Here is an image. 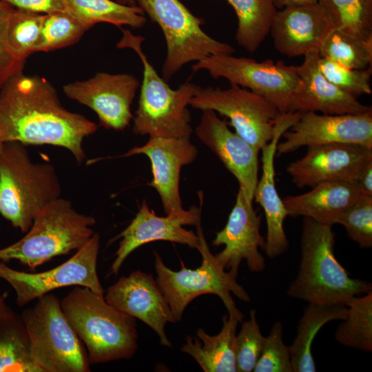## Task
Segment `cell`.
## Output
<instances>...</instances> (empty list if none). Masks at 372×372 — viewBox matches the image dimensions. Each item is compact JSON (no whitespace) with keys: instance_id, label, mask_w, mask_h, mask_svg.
I'll list each match as a JSON object with an SVG mask.
<instances>
[{"instance_id":"6da1fadb","label":"cell","mask_w":372,"mask_h":372,"mask_svg":"<svg viewBox=\"0 0 372 372\" xmlns=\"http://www.w3.org/2000/svg\"><path fill=\"white\" fill-rule=\"evenodd\" d=\"M98 125L65 109L45 78L23 72L0 89V130L3 142L50 145L65 148L81 163L85 159L83 139Z\"/></svg>"},{"instance_id":"7a4b0ae2","label":"cell","mask_w":372,"mask_h":372,"mask_svg":"<svg viewBox=\"0 0 372 372\" xmlns=\"http://www.w3.org/2000/svg\"><path fill=\"white\" fill-rule=\"evenodd\" d=\"M332 226L303 217L301 259L287 295L308 303L343 304L372 290L371 282L350 277L334 256Z\"/></svg>"},{"instance_id":"3957f363","label":"cell","mask_w":372,"mask_h":372,"mask_svg":"<svg viewBox=\"0 0 372 372\" xmlns=\"http://www.w3.org/2000/svg\"><path fill=\"white\" fill-rule=\"evenodd\" d=\"M61 306L85 347L90 364L130 359L136 353V318L108 304L104 295L75 286L61 300Z\"/></svg>"},{"instance_id":"277c9868","label":"cell","mask_w":372,"mask_h":372,"mask_svg":"<svg viewBox=\"0 0 372 372\" xmlns=\"http://www.w3.org/2000/svg\"><path fill=\"white\" fill-rule=\"evenodd\" d=\"M61 194L53 165L33 162L21 143L1 145L0 214L14 227L26 233L36 214Z\"/></svg>"},{"instance_id":"5b68a950","label":"cell","mask_w":372,"mask_h":372,"mask_svg":"<svg viewBox=\"0 0 372 372\" xmlns=\"http://www.w3.org/2000/svg\"><path fill=\"white\" fill-rule=\"evenodd\" d=\"M122 33L117 48L132 49L139 56L143 68L133 132L149 137L190 138L193 130L187 106L200 86L187 81L178 89H172L157 74L143 51L144 38L133 34L128 30H122Z\"/></svg>"},{"instance_id":"8992f818","label":"cell","mask_w":372,"mask_h":372,"mask_svg":"<svg viewBox=\"0 0 372 372\" xmlns=\"http://www.w3.org/2000/svg\"><path fill=\"white\" fill-rule=\"evenodd\" d=\"M95 223L93 216L78 212L70 200L60 197L36 214L22 238L0 249V261L16 260L37 267L84 246L94 234Z\"/></svg>"},{"instance_id":"52a82bcc","label":"cell","mask_w":372,"mask_h":372,"mask_svg":"<svg viewBox=\"0 0 372 372\" xmlns=\"http://www.w3.org/2000/svg\"><path fill=\"white\" fill-rule=\"evenodd\" d=\"M196 227L199 238L197 249L202 256V262L197 269H188L180 261L181 269L173 271L164 264L160 255L154 252L156 280L171 309L175 322L181 320L183 313L191 301L200 295L211 293L218 296L228 315L241 323L244 315L237 308L231 293L246 302H249L251 298L237 282V276L225 270L211 253L200 222Z\"/></svg>"},{"instance_id":"ba28073f","label":"cell","mask_w":372,"mask_h":372,"mask_svg":"<svg viewBox=\"0 0 372 372\" xmlns=\"http://www.w3.org/2000/svg\"><path fill=\"white\" fill-rule=\"evenodd\" d=\"M32 358L41 372H89L83 344L68 322L61 300L49 293L21 314Z\"/></svg>"},{"instance_id":"9c48e42d","label":"cell","mask_w":372,"mask_h":372,"mask_svg":"<svg viewBox=\"0 0 372 372\" xmlns=\"http://www.w3.org/2000/svg\"><path fill=\"white\" fill-rule=\"evenodd\" d=\"M143 12L161 28L167 44L162 68L167 82L185 64L210 56L232 54L234 48L218 41L201 28L202 21L179 0H135Z\"/></svg>"},{"instance_id":"30bf717a","label":"cell","mask_w":372,"mask_h":372,"mask_svg":"<svg viewBox=\"0 0 372 372\" xmlns=\"http://www.w3.org/2000/svg\"><path fill=\"white\" fill-rule=\"evenodd\" d=\"M194 72L206 70L214 79L225 78L231 85L247 88L262 96L280 114L288 112L300 80L296 65L282 61L261 62L231 54L208 56L192 66Z\"/></svg>"},{"instance_id":"8fae6325","label":"cell","mask_w":372,"mask_h":372,"mask_svg":"<svg viewBox=\"0 0 372 372\" xmlns=\"http://www.w3.org/2000/svg\"><path fill=\"white\" fill-rule=\"evenodd\" d=\"M189 105L228 118L235 132L258 152L271 139L281 114L262 96L236 85L227 89L199 87Z\"/></svg>"},{"instance_id":"7c38bea8","label":"cell","mask_w":372,"mask_h":372,"mask_svg":"<svg viewBox=\"0 0 372 372\" xmlns=\"http://www.w3.org/2000/svg\"><path fill=\"white\" fill-rule=\"evenodd\" d=\"M100 236L94 233L89 241L68 260L56 267L38 273L14 269L0 261V279L16 293V303L22 307L33 300L66 287L81 286L104 295L97 273Z\"/></svg>"},{"instance_id":"4fadbf2b","label":"cell","mask_w":372,"mask_h":372,"mask_svg":"<svg viewBox=\"0 0 372 372\" xmlns=\"http://www.w3.org/2000/svg\"><path fill=\"white\" fill-rule=\"evenodd\" d=\"M253 200L246 190L239 187L227 222L212 241L213 246H225L214 256L225 270L236 276L243 260L254 273L262 272L266 267L265 259L259 251V248L264 250L265 244L260 234L261 215L254 209Z\"/></svg>"},{"instance_id":"5bb4252c","label":"cell","mask_w":372,"mask_h":372,"mask_svg":"<svg viewBox=\"0 0 372 372\" xmlns=\"http://www.w3.org/2000/svg\"><path fill=\"white\" fill-rule=\"evenodd\" d=\"M276 154H289L304 146L348 143L372 149V110L355 114L300 112L299 119L282 136Z\"/></svg>"},{"instance_id":"9a60e30c","label":"cell","mask_w":372,"mask_h":372,"mask_svg":"<svg viewBox=\"0 0 372 372\" xmlns=\"http://www.w3.org/2000/svg\"><path fill=\"white\" fill-rule=\"evenodd\" d=\"M200 206H192L189 209L158 216L143 201L138 211L130 225L116 238H121L115 253V259L110 273L116 276L128 256L139 247L158 240L169 241L197 249L199 238L193 231L183 227L196 225L201 220L203 196L199 195Z\"/></svg>"},{"instance_id":"2e32d148","label":"cell","mask_w":372,"mask_h":372,"mask_svg":"<svg viewBox=\"0 0 372 372\" xmlns=\"http://www.w3.org/2000/svg\"><path fill=\"white\" fill-rule=\"evenodd\" d=\"M139 87L138 80L129 74L98 72L93 77L65 85L70 99L92 110L106 129L123 130L132 119L131 106Z\"/></svg>"},{"instance_id":"e0dca14e","label":"cell","mask_w":372,"mask_h":372,"mask_svg":"<svg viewBox=\"0 0 372 372\" xmlns=\"http://www.w3.org/2000/svg\"><path fill=\"white\" fill-rule=\"evenodd\" d=\"M372 161V149L348 143L309 146L306 154L286 168L299 188L328 181L355 182L362 167Z\"/></svg>"},{"instance_id":"ac0fdd59","label":"cell","mask_w":372,"mask_h":372,"mask_svg":"<svg viewBox=\"0 0 372 372\" xmlns=\"http://www.w3.org/2000/svg\"><path fill=\"white\" fill-rule=\"evenodd\" d=\"M104 298L114 308L148 325L156 332L162 345L172 347L165 333V325L176 322L152 274L136 270L127 276H121L108 287Z\"/></svg>"},{"instance_id":"d6986e66","label":"cell","mask_w":372,"mask_h":372,"mask_svg":"<svg viewBox=\"0 0 372 372\" xmlns=\"http://www.w3.org/2000/svg\"><path fill=\"white\" fill-rule=\"evenodd\" d=\"M135 154H145L149 158L153 176L149 185L158 193L165 214L183 211L179 192L180 170L198 155V149L190 138L149 137L145 144L133 147L121 156Z\"/></svg>"},{"instance_id":"ffe728a7","label":"cell","mask_w":372,"mask_h":372,"mask_svg":"<svg viewBox=\"0 0 372 372\" xmlns=\"http://www.w3.org/2000/svg\"><path fill=\"white\" fill-rule=\"evenodd\" d=\"M300 115L299 112L281 114L275 124L271 139L261 149L262 175L258 180L254 198L265 211L267 236L264 251L270 259L284 254L289 245L283 227L288 214L276 187L274 158L281 136L299 119Z\"/></svg>"},{"instance_id":"44dd1931","label":"cell","mask_w":372,"mask_h":372,"mask_svg":"<svg viewBox=\"0 0 372 372\" xmlns=\"http://www.w3.org/2000/svg\"><path fill=\"white\" fill-rule=\"evenodd\" d=\"M318 3L293 6L277 11L270 29L275 49L288 57L318 51L333 29Z\"/></svg>"},{"instance_id":"7402d4cb","label":"cell","mask_w":372,"mask_h":372,"mask_svg":"<svg viewBox=\"0 0 372 372\" xmlns=\"http://www.w3.org/2000/svg\"><path fill=\"white\" fill-rule=\"evenodd\" d=\"M194 132L199 140L220 160L254 199L258 180L259 152L235 132L214 111L203 110Z\"/></svg>"},{"instance_id":"603a6c76","label":"cell","mask_w":372,"mask_h":372,"mask_svg":"<svg viewBox=\"0 0 372 372\" xmlns=\"http://www.w3.org/2000/svg\"><path fill=\"white\" fill-rule=\"evenodd\" d=\"M319 52L304 55L301 65L296 66L300 85L289 104L288 112H320L322 114H355L372 110L329 82L319 68Z\"/></svg>"},{"instance_id":"cb8c5ba5","label":"cell","mask_w":372,"mask_h":372,"mask_svg":"<svg viewBox=\"0 0 372 372\" xmlns=\"http://www.w3.org/2000/svg\"><path fill=\"white\" fill-rule=\"evenodd\" d=\"M361 195L355 182L338 180L320 183L308 192L282 200L288 216L306 217L332 226Z\"/></svg>"},{"instance_id":"d4e9b609","label":"cell","mask_w":372,"mask_h":372,"mask_svg":"<svg viewBox=\"0 0 372 372\" xmlns=\"http://www.w3.org/2000/svg\"><path fill=\"white\" fill-rule=\"evenodd\" d=\"M220 331L210 335L199 328L196 337L187 335L181 351L190 355L205 372H235L234 342L238 320L225 314Z\"/></svg>"},{"instance_id":"484cf974","label":"cell","mask_w":372,"mask_h":372,"mask_svg":"<svg viewBox=\"0 0 372 372\" xmlns=\"http://www.w3.org/2000/svg\"><path fill=\"white\" fill-rule=\"evenodd\" d=\"M347 308L343 304L309 303L297 326V333L290 348L293 372H315L311 353L313 341L327 323L347 317Z\"/></svg>"},{"instance_id":"4316f807","label":"cell","mask_w":372,"mask_h":372,"mask_svg":"<svg viewBox=\"0 0 372 372\" xmlns=\"http://www.w3.org/2000/svg\"><path fill=\"white\" fill-rule=\"evenodd\" d=\"M63 2L66 12L76 19L86 31L101 22L136 28L142 27L146 21L139 6L112 0H63Z\"/></svg>"},{"instance_id":"83f0119b","label":"cell","mask_w":372,"mask_h":372,"mask_svg":"<svg viewBox=\"0 0 372 372\" xmlns=\"http://www.w3.org/2000/svg\"><path fill=\"white\" fill-rule=\"evenodd\" d=\"M238 18L236 40L250 53H254L269 34L277 12L272 0H226Z\"/></svg>"},{"instance_id":"f1b7e54d","label":"cell","mask_w":372,"mask_h":372,"mask_svg":"<svg viewBox=\"0 0 372 372\" xmlns=\"http://www.w3.org/2000/svg\"><path fill=\"white\" fill-rule=\"evenodd\" d=\"M0 372H41L30 353L21 314L0 318Z\"/></svg>"},{"instance_id":"f546056e","label":"cell","mask_w":372,"mask_h":372,"mask_svg":"<svg viewBox=\"0 0 372 372\" xmlns=\"http://www.w3.org/2000/svg\"><path fill=\"white\" fill-rule=\"evenodd\" d=\"M347 317L337 327L335 339L340 344L372 351V291L354 296L346 304Z\"/></svg>"},{"instance_id":"4dcf8cb0","label":"cell","mask_w":372,"mask_h":372,"mask_svg":"<svg viewBox=\"0 0 372 372\" xmlns=\"http://www.w3.org/2000/svg\"><path fill=\"white\" fill-rule=\"evenodd\" d=\"M319 54L347 68H371L372 40L333 28L324 40Z\"/></svg>"},{"instance_id":"1f68e13d","label":"cell","mask_w":372,"mask_h":372,"mask_svg":"<svg viewBox=\"0 0 372 372\" xmlns=\"http://www.w3.org/2000/svg\"><path fill=\"white\" fill-rule=\"evenodd\" d=\"M334 28L372 40V0H318Z\"/></svg>"},{"instance_id":"d6a6232c","label":"cell","mask_w":372,"mask_h":372,"mask_svg":"<svg viewBox=\"0 0 372 372\" xmlns=\"http://www.w3.org/2000/svg\"><path fill=\"white\" fill-rule=\"evenodd\" d=\"M46 14L14 8L8 28L9 46L20 60L34 52V49L41 33Z\"/></svg>"},{"instance_id":"836d02e7","label":"cell","mask_w":372,"mask_h":372,"mask_svg":"<svg viewBox=\"0 0 372 372\" xmlns=\"http://www.w3.org/2000/svg\"><path fill=\"white\" fill-rule=\"evenodd\" d=\"M86 30L68 12L46 14L34 51L49 52L77 42Z\"/></svg>"},{"instance_id":"e575fe53","label":"cell","mask_w":372,"mask_h":372,"mask_svg":"<svg viewBox=\"0 0 372 372\" xmlns=\"http://www.w3.org/2000/svg\"><path fill=\"white\" fill-rule=\"evenodd\" d=\"M241 323L234 342L236 369L238 372H251L259 359L265 337L261 333L254 309L250 311L249 319Z\"/></svg>"},{"instance_id":"d590c367","label":"cell","mask_w":372,"mask_h":372,"mask_svg":"<svg viewBox=\"0 0 372 372\" xmlns=\"http://www.w3.org/2000/svg\"><path fill=\"white\" fill-rule=\"evenodd\" d=\"M348 237L362 248L372 247V196L361 195L338 218Z\"/></svg>"},{"instance_id":"8d00e7d4","label":"cell","mask_w":372,"mask_h":372,"mask_svg":"<svg viewBox=\"0 0 372 372\" xmlns=\"http://www.w3.org/2000/svg\"><path fill=\"white\" fill-rule=\"evenodd\" d=\"M319 68L324 76L342 91L355 97L371 94V68L354 70L320 57Z\"/></svg>"},{"instance_id":"74e56055","label":"cell","mask_w":372,"mask_h":372,"mask_svg":"<svg viewBox=\"0 0 372 372\" xmlns=\"http://www.w3.org/2000/svg\"><path fill=\"white\" fill-rule=\"evenodd\" d=\"M283 326L276 321L271 326L254 372H293L289 346L283 342Z\"/></svg>"},{"instance_id":"f35d334b","label":"cell","mask_w":372,"mask_h":372,"mask_svg":"<svg viewBox=\"0 0 372 372\" xmlns=\"http://www.w3.org/2000/svg\"><path fill=\"white\" fill-rule=\"evenodd\" d=\"M14 9L0 0V89L10 78L23 72L25 63L14 54L8 43V28Z\"/></svg>"},{"instance_id":"ab89813d","label":"cell","mask_w":372,"mask_h":372,"mask_svg":"<svg viewBox=\"0 0 372 372\" xmlns=\"http://www.w3.org/2000/svg\"><path fill=\"white\" fill-rule=\"evenodd\" d=\"M13 8L23 10L50 14L66 12L63 0H1Z\"/></svg>"},{"instance_id":"60d3db41","label":"cell","mask_w":372,"mask_h":372,"mask_svg":"<svg viewBox=\"0 0 372 372\" xmlns=\"http://www.w3.org/2000/svg\"><path fill=\"white\" fill-rule=\"evenodd\" d=\"M355 182L362 195L372 196V161L362 167Z\"/></svg>"},{"instance_id":"b9f144b4","label":"cell","mask_w":372,"mask_h":372,"mask_svg":"<svg viewBox=\"0 0 372 372\" xmlns=\"http://www.w3.org/2000/svg\"><path fill=\"white\" fill-rule=\"evenodd\" d=\"M276 9L286 7L317 3L318 0H272Z\"/></svg>"},{"instance_id":"7bdbcfd3","label":"cell","mask_w":372,"mask_h":372,"mask_svg":"<svg viewBox=\"0 0 372 372\" xmlns=\"http://www.w3.org/2000/svg\"><path fill=\"white\" fill-rule=\"evenodd\" d=\"M7 292L0 293V318L8 316L15 311L7 302Z\"/></svg>"},{"instance_id":"ee69618b","label":"cell","mask_w":372,"mask_h":372,"mask_svg":"<svg viewBox=\"0 0 372 372\" xmlns=\"http://www.w3.org/2000/svg\"><path fill=\"white\" fill-rule=\"evenodd\" d=\"M117 2L120 3H122V4H125V5H128V6H135V0H116Z\"/></svg>"},{"instance_id":"f6af8a7d","label":"cell","mask_w":372,"mask_h":372,"mask_svg":"<svg viewBox=\"0 0 372 372\" xmlns=\"http://www.w3.org/2000/svg\"><path fill=\"white\" fill-rule=\"evenodd\" d=\"M3 134L1 132V131L0 130V145H1L3 143Z\"/></svg>"},{"instance_id":"bcb514c9","label":"cell","mask_w":372,"mask_h":372,"mask_svg":"<svg viewBox=\"0 0 372 372\" xmlns=\"http://www.w3.org/2000/svg\"><path fill=\"white\" fill-rule=\"evenodd\" d=\"M0 146H1V145H0Z\"/></svg>"}]
</instances>
